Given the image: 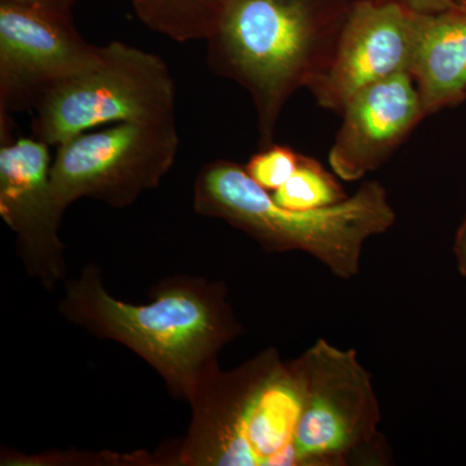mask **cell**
I'll return each instance as SVG.
<instances>
[{
	"mask_svg": "<svg viewBox=\"0 0 466 466\" xmlns=\"http://www.w3.org/2000/svg\"><path fill=\"white\" fill-rule=\"evenodd\" d=\"M175 461L219 466H385L372 376L354 349L318 339L284 361L268 349L202 382Z\"/></svg>",
	"mask_w": 466,
	"mask_h": 466,
	"instance_id": "6da1fadb",
	"label": "cell"
},
{
	"mask_svg": "<svg viewBox=\"0 0 466 466\" xmlns=\"http://www.w3.org/2000/svg\"><path fill=\"white\" fill-rule=\"evenodd\" d=\"M60 311L95 336L133 350L188 401L219 367V352L242 332L222 284L184 276L158 287L148 305H133L110 296L99 269L87 267L66 283Z\"/></svg>",
	"mask_w": 466,
	"mask_h": 466,
	"instance_id": "7a4b0ae2",
	"label": "cell"
},
{
	"mask_svg": "<svg viewBox=\"0 0 466 466\" xmlns=\"http://www.w3.org/2000/svg\"><path fill=\"white\" fill-rule=\"evenodd\" d=\"M355 0H233L208 42L218 76L249 92L259 140L271 146L285 104L332 63Z\"/></svg>",
	"mask_w": 466,
	"mask_h": 466,
	"instance_id": "3957f363",
	"label": "cell"
},
{
	"mask_svg": "<svg viewBox=\"0 0 466 466\" xmlns=\"http://www.w3.org/2000/svg\"><path fill=\"white\" fill-rule=\"evenodd\" d=\"M195 210L226 220L269 253H308L343 280L360 274L368 238L382 235L397 219L385 187L377 180L364 183L351 198L332 207L289 210L276 204L245 167L227 159L201 168Z\"/></svg>",
	"mask_w": 466,
	"mask_h": 466,
	"instance_id": "277c9868",
	"label": "cell"
},
{
	"mask_svg": "<svg viewBox=\"0 0 466 466\" xmlns=\"http://www.w3.org/2000/svg\"><path fill=\"white\" fill-rule=\"evenodd\" d=\"M175 116V82L167 63L124 42L99 47L84 69L52 87L34 109L33 137L60 146L121 122Z\"/></svg>",
	"mask_w": 466,
	"mask_h": 466,
	"instance_id": "5b68a950",
	"label": "cell"
},
{
	"mask_svg": "<svg viewBox=\"0 0 466 466\" xmlns=\"http://www.w3.org/2000/svg\"><path fill=\"white\" fill-rule=\"evenodd\" d=\"M175 116L121 122L87 131L57 146L51 182L58 207L94 198L109 207L133 205L157 188L179 149Z\"/></svg>",
	"mask_w": 466,
	"mask_h": 466,
	"instance_id": "8992f818",
	"label": "cell"
},
{
	"mask_svg": "<svg viewBox=\"0 0 466 466\" xmlns=\"http://www.w3.org/2000/svg\"><path fill=\"white\" fill-rule=\"evenodd\" d=\"M97 51L69 15L0 3V143L14 140L12 113L35 109L52 87L87 66Z\"/></svg>",
	"mask_w": 466,
	"mask_h": 466,
	"instance_id": "52a82bcc",
	"label": "cell"
},
{
	"mask_svg": "<svg viewBox=\"0 0 466 466\" xmlns=\"http://www.w3.org/2000/svg\"><path fill=\"white\" fill-rule=\"evenodd\" d=\"M50 147L34 137L0 144V216L17 236L27 272L48 289L66 278Z\"/></svg>",
	"mask_w": 466,
	"mask_h": 466,
	"instance_id": "ba28073f",
	"label": "cell"
},
{
	"mask_svg": "<svg viewBox=\"0 0 466 466\" xmlns=\"http://www.w3.org/2000/svg\"><path fill=\"white\" fill-rule=\"evenodd\" d=\"M415 16L398 0H355L332 63L309 87L319 106L342 113L368 86L400 73L410 75Z\"/></svg>",
	"mask_w": 466,
	"mask_h": 466,
	"instance_id": "9c48e42d",
	"label": "cell"
},
{
	"mask_svg": "<svg viewBox=\"0 0 466 466\" xmlns=\"http://www.w3.org/2000/svg\"><path fill=\"white\" fill-rule=\"evenodd\" d=\"M329 153L333 173L355 182L388 161L425 118L419 92L408 73L389 76L354 95Z\"/></svg>",
	"mask_w": 466,
	"mask_h": 466,
	"instance_id": "30bf717a",
	"label": "cell"
},
{
	"mask_svg": "<svg viewBox=\"0 0 466 466\" xmlns=\"http://www.w3.org/2000/svg\"><path fill=\"white\" fill-rule=\"evenodd\" d=\"M415 15L410 76L426 116L466 96V8Z\"/></svg>",
	"mask_w": 466,
	"mask_h": 466,
	"instance_id": "8fae6325",
	"label": "cell"
},
{
	"mask_svg": "<svg viewBox=\"0 0 466 466\" xmlns=\"http://www.w3.org/2000/svg\"><path fill=\"white\" fill-rule=\"evenodd\" d=\"M233 0H131L144 25L177 42L208 41Z\"/></svg>",
	"mask_w": 466,
	"mask_h": 466,
	"instance_id": "7c38bea8",
	"label": "cell"
},
{
	"mask_svg": "<svg viewBox=\"0 0 466 466\" xmlns=\"http://www.w3.org/2000/svg\"><path fill=\"white\" fill-rule=\"evenodd\" d=\"M276 204L289 210L332 207L348 198L341 184L317 159L299 155L290 179L272 193Z\"/></svg>",
	"mask_w": 466,
	"mask_h": 466,
	"instance_id": "4fadbf2b",
	"label": "cell"
},
{
	"mask_svg": "<svg viewBox=\"0 0 466 466\" xmlns=\"http://www.w3.org/2000/svg\"><path fill=\"white\" fill-rule=\"evenodd\" d=\"M299 153L289 147L271 144L254 155L245 170L262 188L275 192L290 179L299 167Z\"/></svg>",
	"mask_w": 466,
	"mask_h": 466,
	"instance_id": "5bb4252c",
	"label": "cell"
},
{
	"mask_svg": "<svg viewBox=\"0 0 466 466\" xmlns=\"http://www.w3.org/2000/svg\"><path fill=\"white\" fill-rule=\"evenodd\" d=\"M0 3L25 5V7L45 9V11L55 12V14L72 16V9L75 7L76 0H0Z\"/></svg>",
	"mask_w": 466,
	"mask_h": 466,
	"instance_id": "9a60e30c",
	"label": "cell"
},
{
	"mask_svg": "<svg viewBox=\"0 0 466 466\" xmlns=\"http://www.w3.org/2000/svg\"><path fill=\"white\" fill-rule=\"evenodd\" d=\"M404 7L419 15H434L455 7V0H398Z\"/></svg>",
	"mask_w": 466,
	"mask_h": 466,
	"instance_id": "2e32d148",
	"label": "cell"
},
{
	"mask_svg": "<svg viewBox=\"0 0 466 466\" xmlns=\"http://www.w3.org/2000/svg\"><path fill=\"white\" fill-rule=\"evenodd\" d=\"M453 253H455L459 274L466 278V218L456 233Z\"/></svg>",
	"mask_w": 466,
	"mask_h": 466,
	"instance_id": "e0dca14e",
	"label": "cell"
},
{
	"mask_svg": "<svg viewBox=\"0 0 466 466\" xmlns=\"http://www.w3.org/2000/svg\"><path fill=\"white\" fill-rule=\"evenodd\" d=\"M455 5H459V7L466 8V0H455Z\"/></svg>",
	"mask_w": 466,
	"mask_h": 466,
	"instance_id": "ac0fdd59",
	"label": "cell"
},
{
	"mask_svg": "<svg viewBox=\"0 0 466 466\" xmlns=\"http://www.w3.org/2000/svg\"><path fill=\"white\" fill-rule=\"evenodd\" d=\"M370 2H373V3H383V2H388V0H370Z\"/></svg>",
	"mask_w": 466,
	"mask_h": 466,
	"instance_id": "d6986e66",
	"label": "cell"
}]
</instances>
